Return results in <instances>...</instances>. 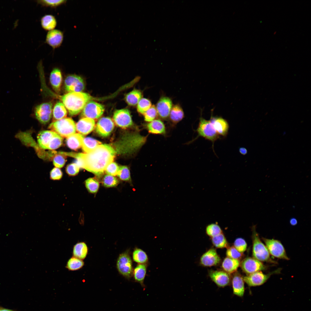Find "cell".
Masks as SVG:
<instances>
[{
	"label": "cell",
	"instance_id": "7dc6e473",
	"mask_svg": "<svg viewBox=\"0 0 311 311\" xmlns=\"http://www.w3.org/2000/svg\"><path fill=\"white\" fill-rule=\"evenodd\" d=\"M234 246L239 252L243 253L246 250L247 244L244 239L241 238H238L234 242Z\"/></svg>",
	"mask_w": 311,
	"mask_h": 311
},
{
	"label": "cell",
	"instance_id": "d590c367",
	"mask_svg": "<svg viewBox=\"0 0 311 311\" xmlns=\"http://www.w3.org/2000/svg\"><path fill=\"white\" fill-rule=\"evenodd\" d=\"M37 3L42 6L56 8L63 5L65 4L67 1L66 0H38L36 1Z\"/></svg>",
	"mask_w": 311,
	"mask_h": 311
},
{
	"label": "cell",
	"instance_id": "ac0fdd59",
	"mask_svg": "<svg viewBox=\"0 0 311 311\" xmlns=\"http://www.w3.org/2000/svg\"><path fill=\"white\" fill-rule=\"evenodd\" d=\"M211 280L220 287H224L228 285L230 278L226 272L222 271H212L209 274Z\"/></svg>",
	"mask_w": 311,
	"mask_h": 311
},
{
	"label": "cell",
	"instance_id": "277c9868",
	"mask_svg": "<svg viewBox=\"0 0 311 311\" xmlns=\"http://www.w3.org/2000/svg\"><path fill=\"white\" fill-rule=\"evenodd\" d=\"M48 128L62 137L67 138L75 133V123L71 118L65 117L52 122Z\"/></svg>",
	"mask_w": 311,
	"mask_h": 311
},
{
	"label": "cell",
	"instance_id": "8992f818",
	"mask_svg": "<svg viewBox=\"0 0 311 311\" xmlns=\"http://www.w3.org/2000/svg\"><path fill=\"white\" fill-rule=\"evenodd\" d=\"M270 254L278 258L289 260L285 249L281 242L277 240L262 238Z\"/></svg>",
	"mask_w": 311,
	"mask_h": 311
},
{
	"label": "cell",
	"instance_id": "11a10c76",
	"mask_svg": "<svg viewBox=\"0 0 311 311\" xmlns=\"http://www.w3.org/2000/svg\"><path fill=\"white\" fill-rule=\"evenodd\" d=\"M18 20L17 19L14 22L13 27L14 29L16 28L18 26Z\"/></svg>",
	"mask_w": 311,
	"mask_h": 311
},
{
	"label": "cell",
	"instance_id": "7c38bea8",
	"mask_svg": "<svg viewBox=\"0 0 311 311\" xmlns=\"http://www.w3.org/2000/svg\"><path fill=\"white\" fill-rule=\"evenodd\" d=\"M113 118L116 125L122 128L131 127L133 124L130 112L127 109L116 110L114 113Z\"/></svg>",
	"mask_w": 311,
	"mask_h": 311
},
{
	"label": "cell",
	"instance_id": "3957f363",
	"mask_svg": "<svg viewBox=\"0 0 311 311\" xmlns=\"http://www.w3.org/2000/svg\"><path fill=\"white\" fill-rule=\"evenodd\" d=\"M255 227V225H254L252 228V254L253 257L261 262L276 263V261L272 259L266 246L260 240L259 235L256 230Z\"/></svg>",
	"mask_w": 311,
	"mask_h": 311
},
{
	"label": "cell",
	"instance_id": "1f68e13d",
	"mask_svg": "<svg viewBox=\"0 0 311 311\" xmlns=\"http://www.w3.org/2000/svg\"><path fill=\"white\" fill-rule=\"evenodd\" d=\"M101 144V142L100 141L90 137H87L84 138L81 147L84 151L86 153H88Z\"/></svg>",
	"mask_w": 311,
	"mask_h": 311
},
{
	"label": "cell",
	"instance_id": "4fadbf2b",
	"mask_svg": "<svg viewBox=\"0 0 311 311\" xmlns=\"http://www.w3.org/2000/svg\"><path fill=\"white\" fill-rule=\"evenodd\" d=\"M240 265L242 270L248 274L265 270L266 268L261 261L253 257H248L244 259Z\"/></svg>",
	"mask_w": 311,
	"mask_h": 311
},
{
	"label": "cell",
	"instance_id": "7bdbcfd3",
	"mask_svg": "<svg viewBox=\"0 0 311 311\" xmlns=\"http://www.w3.org/2000/svg\"><path fill=\"white\" fill-rule=\"evenodd\" d=\"M143 115L144 120L146 122H149L155 120L158 115L155 106H151Z\"/></svg>",
	"mask_w": 311,
	"mask_h": 311
},
{
	"label": "cell",
	"instance_id": "5bb4252c",
	"mask_svg": "<svg viewBox=\"0 0 311 311\" xmlns=\"http://www.w3.org/2000/svg\"><path fill=\"white\" fill-rule=\"evenodd\" d=\"M114 128V123L111 119L109 117H104L98 122L95 130L100 136L106 137L111 134Z\"/></svg>",
	"mask_w": 311,
	"mask_h": 311
},
{
	"label": "cell",
	"instance_id": "30bf717a",
	"mask_svg": "<svg viewBox=\"0 0 311 311\" xmlns=\"http://www.w3.org/2000/svg\"><path fill=\"white\" fill-rule=\"evenodd\" d=\"M280 270L278 269L266 274L260 271H257L248 274L243 277V279L250 287L260 286L264 283L272 274L280 272Z\"/></svg>",
	"mask_w": 311,
	"mask_h": 311
},
{
	"label": "cell",
	"instance_id": "6da1fadb",
	"mask_svg": "<svg viewBox=\"0 0 311 311\" xmlns=\"http://www.w3.org/2000/svg\"><path fill=\"white\" fill-rule=\"evenodd\" d=\"M116 151L111 145L101 144L88 153H70L69 156L77 160L75 163L80 168L98 176L104 173L107 166L113 162Z\"/></svg>",
	"mask_w": 311,
	"mask_h": 311
},
{
	"label": "cell",
	"instance_id": "9c48e42d",
	"mask_svg": "<svg viewBox=\"0 0 311 311\" xmlns=\"http://www.w3.org/2000/svg\"><path fill=\"white\" fill-rule=\"evenodd\" d=\"M65 90L68 93L81 92L84 89L85 84L83 79L76 75H70L65 78L64 82Z\"/></svg>",
	"mask_w": 311,
	"mask_h": 311
},
{
	"label": "cell",
	"instance_id": "9a60e30c",
	"mask_svg": "<svg viewBox=\"0 0 311 311\" xmlns=\"http://www.w3.org/2000/svg\"><path fill=\"white\" fill-rule=\"evenodd\" d=\"M64 37V33L61 31L54 29L47 33L45 42L54 49L60 47L62 45Z\"/></svg>",
	"mask_w": 311,
	"mask_h": 311
},
{
	"label": "cell",
	"instance_id": "f546056e",
	"mask_svg": "<svg viewBox=\"0 0 311 311\" xmlns=\"http://www.w3.org/2000/svg\"><path fill=\"white\" fill-rule=\"evenodd\" d=\"M67 113V109L62 103L60 101L57 102L53 110V122L66 117Z\"/></svg>",
	"mask_w": 311,
	"mask_h": 311
},
{
	"label": "cell",
	"instance_id": "74e56055",
	"mask_svg": "<svg viewBox=\"0 0 311 311\" xmlns=\"http://www.w3.org/2000/svg\"><path fill=\"white\" fill-rule=\"evenodd\" d=\"M213 244L217 248H222L228 245L227 241L223 233L212 237Z\"/></svg>",
	"mask_w": 311,
	"mask_h": 311
},
{
	"label": "cell",
	"instance_id": "2e32d148",
	"mask_svg": "<svg viewBox=\"0 0 311 311\" xmlns=\"http://www.w3.org/2000/svg\"><path fill=\"white\" fill-rule=\"evenodd\" d=\"M172 107L171 99L167 97H161L157 103L156 107L158 115L163 119L169 117Z\"/></svg>",
	"mask_w": 311,
	"mask_h": 311
},
{
	"label": "cell",
	"instance_id": "ab89813d",
	"mask_svg": "<svg viewBox=\"0 0 311 311\" xmlns=\"http://www.w3.org/2000/svg\"><path fill=\"white\" fill-rule=\"evenodd\" d=\"M151 103L148 99L142 98L137 104V111L142 114L144 113L151 107Z\"/></svg>",
	"mask_w": 311,
	"mask_h": 311
},
{
	"label": "cell",
	"instance_id": "4dcf8cb0",
	"mask_svg": "<svg viewBox=\"0 0 311 311\" xmlns=\"http://www.w3.org/2000/svg\"><path fill=\"white\" fill-rule=\"evenodd\" d=\"M169 117L170 121L174 124H176L182 120L184 117V113L181 106L178 104L173 106Z\"/></svg>",
	"mask_w": 311,
	"mask_h": 311
},
{
	"label": "cell",
	"instance_id": "60d3db41",
	"mask_svg": "<svg viewBox=\"0 0 311 311\" xmlns=\"http://www.w3.org/2000/svg\"><path fill=\"white\" fill-rule=\"evenodd\" d=\"M206 230L207 234L211 237L222 233L220 226L215 223H212L208 225L206 227Z\"/></svg>",
	"mask_w": 311,
	"mask_h": 311
},
{
	"label": "cell",
	"instance_id": "836d02e7",
	"mask_svg": "<svg viewBox=\"0 0 311 311\" xmlns=\"http://www.w3.org/2000/svg\"><path fill=\"white\" fill-rule=\"evenodd\" d=\"M132 258L133 260L138 264H147L148 261V257L146 252L138 248L134 249Z\"/></svg>",
	"mask_w": 311,
	"mask_h": 311
},
{
	"label": "cell",
	"instance_id": "681fc988",
	"mask_svg": "<svg viewBox=\"0 0 311 311\" xmlns=\"http://www.w3.org/2000/svg\"><path fill=\"white\" fill-rule=\"evenodd\" d=\"M119 167L115 162H112L107 166L105 171L107 175L115 176L117 175Z\"/></svg>",
	"mask_w": 311,
	"mask_h": 311
},
{
	"label": "cell",
	"instance_id": "484cf974",
	"mask_svg": "<svg viewBox=\"0 0 311 311\" xmlns=\"http://www.w3.org/2000/svg\"><path fill=\"white\" fill-rule=\"evenodd\" d=\"M84 137L79 133H75L67 138L66 143L70 149L76 150L81 147Z\"/></svg>",
	"mask_w": 311,
	"mask_h": 311
},
{
	"label": "cell",
	"instance_id": "8d00e7d4",
	"mask_svg": "<svg viewBox=\"0 0 311 311\" xmlns=\"http://www.w3.org/2000/svg\"><path fill=\"white\" fill-rule=\"evenodd\" d=\"M86 187L88 191L92 194H96L99 187V183L96 179L90 178L87 179L85 182Z\"/></svg>",
	"mask_w": 311,
	"mask_h": 311
},
{
	"label": "cell",
	"instance_id": "d4e9b609",
	"mask_svg": "<svg viewBox=\"0 0 311 311\" xmlns=\"http://www.w3.org/2000/svg\"><path fill=\"white\" fill-rule=\"evenodd\" d=\"M147 264H138L134 269L133 274L135 281L145 287L144 282L146 274Z\"/></svg>",
	"mask_w": 311,
	"mask_h": 311
},
{
	"label": "cell",
	"instance_id": "83f0119b",
	"mask_svg": "<svg viewBox=\"0 0 311 311\" xmlns=\"http://www.w3.org/2000/svg\"><path fill=\"white\" fill-rule=\"evenodd\" d=\"M240 265L238 260L227 257L223 261L222 266L225 272L230 274L236 271Z\"/></svg>",
	"mask_w": 311,
	"mask_h": 311
},
{
	"label": "cell",
	"instance_id": "e0dca14e",
	"mask_svg": "<svg viewBox=\"0 0 311 311\" xmlns=\"http://www.w3.org/2000/svg\"><path fill=\"white\" fill-rule=\"evenodd\" d=\"M95 124V121L93 119L82 118L75 125L76 130L82 135H87L94 129Z\"/></svg>",
	"mask_w": 311,
	"mask_h": 311
},
{
	"label": "cell",
	"instance_id": "d6a6232c",
	"mask_svg": "<svg viewBox=\"0 0 311 311\" xmlns=\"http://www.w3.org/2000/svg\"><path fill=\"white\" fill-rule=\"evenodd\" d=\"M142 96V93L140 90L134 89L126 94L125 99L129 105L135 106L137 104Z\"/></svg>",
	"mask_w": 311,
	"mask_h": 311
},
{
	"label": "cell",
	"instance_id": "d6986e66",
	"mask_svg": "<svg viewBox=\"0 0 311 311\" xmlns=\"http://www.w3.org/2000/svg\"><path fill=\"white\" fill-rule=\"evenodd\" d=\"M220 260V258L216 250L212 248L202 255L200 259V263L201 265L204 266H211L218 264Z\"/></svg>",
	"mask_w": 311,
	"mask_h": 311
},
{
	"label": "cell",
	"instance_id": "603a6c76",
	"mask_svg": "<svg viewBox=\"0 0 311 311\" xmlns=\"http://www.w3.org/2000/svg\"><path fill=\"white\" fill-rule=\"evenodd\" d=\"M148 132L156 134H165L166 128L164 123L159 119H155L148 123L146 126Z\"/></svg>",
	"mask_w": 311,
	"mask_h": 311
},
{
	"label": "cell",
	"instance_id": "ffe728a7",
	"mask_svg": "<svg viewBox=\"0 0 311 311\" xmlns=\"http://www.w3.org/2000/svg\"><path fill=\"white\" fill-rule=\"evenodd\" d=\"M216 132L219 135L225 136L227 135L229 128L227 121L221 117H211L210 120Z\"/></svg>",
	"mask_w": 311,
	"mask_h": 311
},
{
	"label": "cell",
	"instance_id": "7a4b0ae2",
	"mask_svg": "<svg viewBox=\"0 0 311 311\" xmlns=\"http://www.w3.org/2000/svg\"><path fill=\"white\" fill-rule=\"evenodd\" d=\"M53 95L62 101L71 116L77 115L89 101L93 99L89 94L82 92H69L62 96Z\"/></svg>",
	"mask_w": 311,
	"mask_h": 311
},
{
	"label": "cell",
	"instance_id": "5b68a950",
	"mask_svg": "<svg viewBox=\"0 0 311 311\" xmlns=\"http://www.w3.org/2000/svg\"><path fill=\"white\" fill-rule=\"evenodd\" d=\"M196 131L199 136L211 141L213 143L219 138V135L215 130L210 120H207L202 117Z\"/></svg>",
	"mask_w": 311,
	"mask_h": 311
},
{
	"label": "cell",
	"instance_id": "bcb514c9",
	"mask_svg": "<svg viewBox=\"0 0 311 311\" xmlns=\"http://www.w3.org/2000/svg\"><path fill=\"white\" fill-rule=\"evenodd\" d=\"M226 255L228 257L238 260L243 256L242 253L239 252L234 246H232L227 248Z\"/></svg>",
	"mask_w": 311,
	"mask_h": 311
},
{
	"label": "cell",
	"instance_id": "52a82bcc",
	"mask_svg": "<svg viewBox=\"0 0 311 311\" xmlns=\"http://www.w3.org/2000/svg\"><path fill=\"white\" fill-rule=\"evenodd\" d=\"M117 267L120 273L124 277L129 278L132 276V262L128 252H125L120 255L117 262Z\"/></svg>",
	"mask_w": 311,
	"mask_h": 311
},
{
	"label": "cell",
	"instance_id": "f6af8a7d",
	"mask_svg": "<svg viewBox=\"0 0 311 311\" xmlns=\"http://www.w3.org/2000/svg\"><path fill=\"white\" fill-rule=\"evenodd\" d=\"M57 154L54 156L53 158L54 165L57 168H62L64 166L66 161V157L65 155L62 153Z\"/></svg>",
	"mask_w": 311,
	"mask_h": 311
},
{
	"label": "cell",
	"instance_id": "44dd1931",
	"mask_svg": "<svg viewBox=\"0 0 311 311\" xmlns=\"http://www.w3.org/2000/svg\"><path fill=\"white\" fill-rule=\"evenodd\" d=\"M50 80L54 91L57 93H59L62 83V76L59 69L55 68L53 69L50 74Z\"/></svg>",
	"mask_w": 311,
	"mask_h": 311
},
{
	"label": "cell",
	"instance_id": "cb8c5ba5",
	"mask_svg": "<svg viewBox=\"0 0 311 311\" xmlns=\"http://www.w3.org/2000/svg\"><path fill=\"white\" fill-rule=\"evenodd\" d=\"M244 281L242 278L239 274H236L233 277L232 285L233 293L240 297L244 295Z\"/></svg>",
	"mask_w": 311,
	"mask_h": 311
},
{
	"label": "cell",
	"instance_id": "ee69618b",
	"mask_svg": "<svg viewBox=\"0 0 311 311\" xmlns=\"http://www.w3.org/2000/svg\"><path fill=\"white\" fill-rule=\"evenodd\" d=\"M63 141L62 137L56 133L49 145L48 149L54 150L60 147Z\"/></svg>",
	"mask_w": 311,
	"mask_h": 311
},
{
	"label": "cell",
	"instance_id": "7402d4cb",
	"mask_svg": "<svg viewBox=\"0 0 311 311\" xmlns=\"http://www.w3.org/2000/svg\"><path fill=\"white\" fill-rule=\"evenodd\" d=\"M56 134L51 130H43L39 132L37 136L39 145L41 148L48 149L53 138Z\"/></svg>",
	"mask_w": 311,
	"mask_h": 311
},
{
	"label": "cell",
	"instance_id": "816d5d0a",
	"mask_svg": "<svg viewBox=\"0 0 311 311\" xmlns=\"http://www.w3.org/2000/svg\"><path fill=\"white\" fill-rule=\"evenodd\" d=\"M289 222L291 225L295 226L297 224V221L296 218H292L290 219Z\"/></svg>",
	"mask_w": 311,
	"mask_h": 311
},
{
	"label": "cell",
	"instance_id": "ba28073f",
	"mask_svg": "<svg viewBox=\"0 0 311 311\" xmlns=\"http://www.w3.org/2000/svg\"><path fill=\"white\" fill-rule=\"evenodd\" d=\"M105 109L103 105L91 100L84 107L82 111L81 117L82 118L87 117L94 120L98 119L103 114Z\"/></svg>",
	"mask_w": 311,
	"mask_h": 311
},
{
	"label": "cell",
	"instance_id": "b9f144b4",
	"mask_svg": "<svg viewBox=\"0 0 311 311\" xmlns=\"http://www.w3.org/2000/svg\"><path fill=\"white\" fill-rule=\"evenodd\" d=\"M117 175L122 180L128 182L131 181L130 171L126 166H120Z\"/></svg>",
	"mask_w": 311,
	"mask_h": 311
},
{
	"label": "cell",
	"instance_id": "4316f807",
	"mask_svg": "<svg viewBox=\"0 0 311 311\" xmlns=\"http://www.w3.org/2000/svg\"><path fill=\"white\" fill-rule=\"evenodd\" d=\"M40 23L41 27L44 30L49 31L55 29L57 24V21L54 15L47 14L41 17Z\"/></svg>",
	"mask_w": 311,
	"mask_h": 311
},
{
	"label": "cell",
	"instance_id": "db71d44e",
	"mask_svg": "<svg viewBox=\"0 0 311 311\" xmlns=\"http://www.w3.org/2000/svg\"><path fill=\"white\" fill-rule=\"evenodd\" d=\"M0 311H17L14 310L5 308L0 306Z\"/></svg>",
	"mask_w": 311,
	"mask_h": 311
},
{
	"label": "cell",
	"instance_id": "f1b7e54d",
	"mask_svg": "<svg viewBox=\"0 0 311 311\" xmlns=\"http://www.w3.org/2000/svg\"><path fill=\"white\" fill-rule=\"evenodd\" d=\"M88 251V247L85 243L84 242H78L73 246V256L82 260L86 257Z\"/></svg>",
	"mask_w": 311,
	"mask_h": 311
},
{
	"label": "cell",
	"instance_id": "e575fe53",
	"mask_svg": "<svg viewBox=\"0 0 311 311\" xmlns=\"http://www.w3.org/2000/svg\"><path fill=\"white\" fill-rule=\"evenodd\" d=\"M84 265L82 260L73 256L67 261L66 267L69 270L74 271L80 269Z\"/></svg>",
	"mask_w": 311,
	"mask_h": 311
},
{
	"label": "cell",
	"instance_id": "c3c4849f",
	"mask_svg": "<svg viewBox=\"0 0 311 311\" xmlns=\"http://www.w3.org/2000/svg\"><path fill=\"white\" fill-rule=\"evenodd\" d=\"M80 167L76 163H71L67 165L66 168L67 174L71 176H75L78 173Z\"/></svg>",
	"mask_w": 311,
	"mask_h": 311
},
{
	"label": "cell",
	"instance_id": "f35d334b",
	"mask_svg": "<svg viewBox=\"0 0 311 311\" xmlns=\"http://www.w3.org/2000/svg\"><path fill=\"white\" fill-rule=\"evenodd\" d=\"M102 183L104 186L109 188L116 186L119 183V181L114 176L106 174L103 177Z\"/></svg>",
	"mask_w": 311,
	"mask_h": 311
},
{
	"label": "cell",
	"instance_id": "f907efd6",
	"mask_svg": "<svg viewBox=\"0 0 311 311\" xmlns=\"http://www.w3.org/2000/svg\"><path fill=\"white\" fill-rule=\"evenodd\" d=\"M62 172L59 168L55 167L50 171V178L53 180H58L62 178Z\"/></svg>",
	"mask_w": 311,
	"mask_h": 311
},
{
	"label": "cell",
	"instance_id": "8fae6325",
	"mask_svg": "<svg viewBox=\"0 0 311 311\" xmlns=\"http://www.w3.org/2000/svg\"><path fill=\"white\" fill-rule=\"evenodd\" d=\"M53 104L51 102L41 103L35 108V113L37 119L41 123L45 124L52 117Z\"/></svg>",
	"mask_w": 311,
	"mask_h": 311
},
{
	"label": "cell",
	"instance_id": "f5cc1de1",
	"mask_svg": "<svg viewBox=\"0 0 311 311\" xmlns=\"http://www.w3.org/2000/svg\"><path fill=\"white\" fill-rule=\"evenodd\" d=\"M239 151L240 153L242 154L245 155L247 153V150L245 148L241 147L239 148Z\"/></svg>",
	"mask_w": 311,
	"mask_h": 311
}]
</instances>
